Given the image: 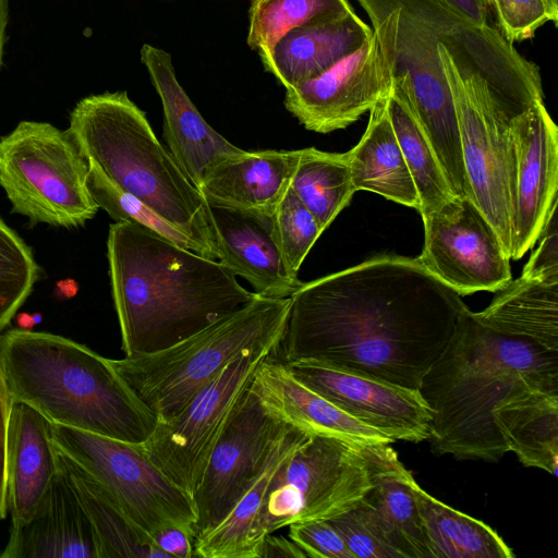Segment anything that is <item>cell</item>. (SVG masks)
Here are the masks:
<instances>
[{
    "mask_svg": "<svg viewBox=\"0 0 558 558\" xmlns=\"http://www.w3.org/2000/svg\"><path fill=\"white\" fill-rule=\"evenodd\" d=\"M469 307L416 258L381 255L303 282L277 351L420 390Z\"/></svg>",
    "mask_w": 558,
    "mask_h": 558,
    "instance_id": "1",
    "label": "cell"
},
{
    "mask_svg": "<svg viewBox=\"0 0 558 558\" xmlns=\"http://www.w3.org/2000/svg\"><path fill=\"white\" fill-rule=\"evenodd\" d=\"M107 255L124 356L167 349L257 296L219 260L135 223L109 227Z\"/></svg>",
    "mask_w": 558,
    "mask_h": 558,
    "instance_id": "2",
    "label": "cell"
},
{
    "mask_svg": "<svg viewBox=\"0 0 558 558\" xmlns=\"http://www.w3.org/2000/svg\"><path fill=\"white\" fill-rule=\"evenodd\" d=\"M529 389L558 391V351L496 332L468 308L418 390L432 411L433 452L498 462L508 448L493 410Z\"/></svg>",
    "mask_w": 558,
    "mask_h": 558,
    "instance_id": "3",
    "label": "cell"
},
{
    "mask_svg": "<svg viewBox=\"0 0 558 558\" xmlns=\"http://www.w3.org/2000/svg\"><path fill=\"white\" fill-rule=\"evenodd\" d=\"M0 365L14 401L51 423L133 444L156 417L111 359L62 336L13 328L0 335Z\"/></svg>",
    "mask_w": 558,
    "mask_h": 558,
    "instance_id": "4",
    "label": "cell"
},
{
    "mask_svg": "<svg viewBox=\"0 0 558 558\" xmlns=\"http://www.w3.org/2000/svg\"><path fill=\"white\" fill-rule=\"evenodd\" d=\"M68 133L84 157L120 190L143 202L218 260L208 205L156 137L143 110L124 90L81 99Z\"/></svg>",
    "mask_w": 558,
    "mask_h": 558,
    "instance_id": "5",
    "label": "cell"
},
{
    "mask_svg": "<svg viewBox=\"0 0 558 558\" xmlns=\"http://www.w3.org/2000/svg\"><path fill=\"white\" fill-rule=\"evenodd\" d=\"M376 34L390 78L429 141L451 192L469 197L459 123L438 54L458 16L437 0H357Z\"/></svg>",
    "mask_w": 558,
    "mask_h": 558,
    "instance_id": "6",
    "label": "cell"
},
{
    "mask_svg": "<svg viewBox=\"0 0 558 558\" xmlns=\"http://www.w3.org/2000/svg\"><path fill=\"white\" fill-rule=\"evenodd\" d=\"M290 298L256 296L242 308L157 352L112 360L157 422L174 416L235 360L277 352Z\"/></svg>",
    "mask_w": 558,
    "mask_h": 558,
    "instance_id": "7",
    "label": "cell"
},
{
    "mask_svg": "<svg viewBox=\"0 0 558 558\" xmlns=\"http://www.w3.org/2000/svg\"><path fill=\"white\" fill-rule=\"evenodd\" d=\"M88 169L68 131L50 123L21 121L0 138V185L33 225L76 228L94 218Z\"/></svg>",
    "mask_w": 558,
    "mask_h": 558,
    "instance_id": "8",
    "label": "cell"
},
{
    "mask_svg": "<svg viewBox=\"0 0 558 558\" xmlns=\"http://www.w3.org/2000/svg\"><path fill=\"white\" fill-rule=\"evenodd\" d=\"M486 26L457 16L438 43V54L456 107L469 198L488 220L511 255V202L509 192L511 137L477 93L473 80L457 68L447 45L463 49L480 40Z\"/></svg>",
    "mask_w": 558,
    "mask_h": 558,
    "instance_id": "9",
    "label": "cell"
},
{
    "mask_svg": "<svg viewBox=\"0 0 558 558\" xmlns=\"http://www.w3.org/2000/svg\"><path fill=\"white\" fill-rule=\"evenodd\" d=\"M56 447L87 471L149 536L180 526L195 536L192 497L162 473L141 444L51 424Z\"/></svg>",
    "mask_w": 558,
    "mask_h": 558,
    "instance_id": "10",
    "label": "cell"
},
{
    "mask_svg": "<svg viewBox=\"0 0 558 558\" xmlns=\"http://www.w3.org/2000/svg\"><path fill=\"white\" fill-rule=\"evenodd\" d=\"M374 445L311 434L276 473L267 497L268 533L292 523L329 520L373 486Z\"/></svg>",
    "mask_w": 558,
    "mask_h": 558,
    "instance_id": "11",
    "label": "cell"
},
{
    "mask_svg": "<svg viewBox=\"0 0 558 558\" xmlns=\"http://www.w3.org/2000/svg\"><path fill=\"white\" fill-rule=\"evenodd\" d=\"M268 356L254 353L230 363L174 416L156 422L141 444L150 461L191 497L256 369Z\"/></svg>",
    "mask_w": 558,
    "mask_h": 558,
    "instance_id": "12",
    "label": "cell"
},
{
    "mask_svg": "<svg viewBox=\"0 0 558 558\" xmlns=\"http://www.w3.org/2000/svg\"><path fill=\"white\" fill-rule=\"evenodd\" d=\"M423 222L424 246L416 259L458 294L497 292L512 280L509 254L469 197L452 196Z\"/></svg>",
    "mask_w": 558,
    "mask_h": 558,
    "instance_id": "13",
    "label": "cell"
},
{
    "mask_svg": "<svg viewBox=\"0 0 558 558\" xmlns=\"http://www.w3.org/2000/svg\"><path fill=\"white\" fill-rule=\"evenodd\" d=\"M284 425L265 410L250 385L213 449L192 497L195 536L214 529L228 515L262 470Z\"/></svg>",
    "mask_w": 558,
    "mask_h": 558,
    "instance_id": "14",
    "label": "cell"
},
{
    "mask_svg": "<svg viewBox=\"0 0 558 558\" xmlns=\"http://www.w3.org/2000/svg\"><path fill=\"white\" fill-rule=\"evenodd\" d=\"M511 255L520 259L538 241L558 198V129L544 101L509 125Z\"/></svg>",
    "mask_w": 558,
    "mask_h": 558,
    "instance_id": "15",
    "label": "cell"
},
{
    "mask_svg": "<svg viewBox=\"0 0 558 558\" xmlns=\"http://www.w3.org/2000/svg\"><path fill=\"white\" fill-rule=\"evenodd\" d=\"M391 85L379 40L372 37L325 72L286 89L284 107L306 129H344L383 101Z\"/></svg>",
    "mask_w": 558,
    "mask_h": 558,
    "instance_id": "16",
    "label": "cell"
},
{
    "mask_svg": "<svg viewBox=\"0 0 558 558\" xmlns=\"http://www.w3.org/2000/svg\"><path fill=\"white\" fill-rule=\"evenodd\" d=\"M282 364L301 384L393 441L420 442L430 435L432 411L418 390L315 362Z\"/></svg>",
    "mask_w": 558,
    "mask_h": 558,
    "instance_id": "17",
    "label": "cell"
},
{
    "mask_svg": "<svg viewBox=\"0 0 558 558\" xmlns=\"http://www.w3.org/2000/svg\"><path fill=\"white\" fill-rule=\"evenodd\" d=\"M218 260L263 298L286 299L303 283L288 268L278 242L274 214L206 202Z\"/></svg>",
    "mask_w": 558,
    "mask_h": 558,
    "instance_id": "18",
    "label": "cell"
},
{
    "mask_svg": "<svg viewBox=\"0 0 558 558\" xmlns=\"http://www.w3.org/2000/svg\"><path fill=\"white\" fill-rule=\"evenodd\" d=\"M140 56L161 100L163 136L169 153L199 191L209 169L221 158L241 148L227 141L205 121L179 83L169 52L144 44Z\"/></svg>",
    "mask_w": 558,
    "mask_h": 558,
    "instance_id": "19",
    "label": "cell"
},
{
    "mask_svg": "<svg viewBox=\"0 0 558 558\" xmlns=\"http://www.w3.org/2000/svg\"><path fill=\"white\" fill-rule=\"evenodd\" d=\"M59 470L33 515L10 527L1 558H98L90 521L59 454Z\"/></svg>",
    "mask_w": 558,
    "mask_h": 558,
    "instance_id": "20",
    "label": "cell"
},
{
    "mask_svg": "<svg viewBox=\"0 0 558 558\" xmlns=\"http://www.w3.org/2000/svg\"><path fill=\"white\" fill-rule=\"evenodd\" d=\"M251 386L269 414L308 434L363 446L395 442L301 384L271 356L262 361Z\"/></svg>",
    "mask_w": 558,
    "mask_h": 558,
    "instance_id": "21",
    "label": "cell"
},
{
    "mask_svg": "<svg viewBox=\"0 0 558 558\" xmlns=\"http://www.w3.org/2000/svg\"><path fill=\"white\" fill-rule=\"evenodd\" d=\"M51 422L34 408L13 401L7 434L5 487L11 526L35 512L60 465Z\"/></svg>",
    "mask_w": 558,
    "mask_h": 558,
    "instance_id": "22",
    "label": "cell"
},
{
    "mask_svg": "<svg viewBox=\"0 0 558 558\" xmlns=\"http://www.w3.org/2000/svg\"><path fill=\"white\" fill-rule=\"evenodd\" d=\"M311 434L284 425L252 484L228 515L214 529L194 538L193 557L260 558L268 533L267 497L281 465Z\"/></svg>",
    "mask_w": 558,
    "mask_h": 558,
    "instance_id": "23",
    "label": "cell"
},
{
    "mask_svg": "<svg viewBox=\"0 0 558 558\" xmlns=\"http://www.w3.org/2000/svg\"><path fill=\"white\" fill-rule=\"evenodd\" d=\"M372 35L373 28L351 11L295 27L258 56L265 71L288 89L325 72Z\"/></svg>",
    "mask_w": 558,
    "mask_h": 558,
    "instance_id": "24",
    "label": "cell"
},
{
    "mask_svg": "<svg viewBox=\"0 0 558 558\" xmlns=\"http://www.w3.org/2000/svg\"><path fill=\"white\" fill-rule=\"evenodd\" d=\"M389 445L373 447V486L361 502L398 558H430L412 490L414 478Z\"/></svg>",
    "mask_w": 558,
    "mask_h": 558,
    "instance_id": "25",
    "label": "cell"
},
{
    "mask_svg": "<svg viewBox=\"0 0 558 558\" xmlns=\"http://www.w3.org/2000/svg\"><path fill=\"white\" fill-rule=\"evenodd\" d=\"M298 158L299 149H241L209 169L199 192L206 202L272 215L290 186Z\"/></svg>",
    "mask_w": 558,
    "mask_h": 558,
    "instance_id": "26",
    "label": "cell"
},
{
    "mask_svg": "<svg viewBox=\"0 0 558 558\" xmlns=\"http://www.w3.org/2000/svg\"><path fill=\"white\" fill-rule=\"evenodd\" d=\"M493 417L508 451H513L524 466L557 475L558 391L513 393L494 408Z\"/></svg>",
    "mask_w": 558,
    "mask_h": 558,
    "instance_id": "27",
    "label": "cell"
},
{
    "mask_svg": "<svg viewBox=\"0 0 558 558\" xmlns=\"http://www.w3.org/2000/svg\"><path fill=\"white\" fill-rule=\"evenodd\" d=\"M369 112L363 136L347 151L353 186L417 210V192L388 117L386 98Z\"/></svg>",
    "mask_w": 558,
    "mask_h": 558,
    "instance_id": "28",
    "label": "cell"
},
{
    "mask_svg": "<svg viewBox=\"0 0 558 558\" xmlns=\"http://www.w3.org/2000/svg\"><path fill=\"white\" fill-rule=\"evenodd\" d=\"M497 292L484 311L472 312L474 319L558 351V282L521 275Z\"/></svg>",
    "mask_w": 558,
    "mask_h": 558,
    "instance_id": "29",
    "label": "cell"
},
{
    "mask_svg": "<svg viewBox=\"0 0 558 558\" xmlns=\"http://www.w3.org/2000/svg\"><path fill=\"white\" fill-rule=\"evenodd\" d=\"M412 490L430 558H513L490 526L427 494L412 481Z\"/></svg>",
    "mask_w": 558,
    "mask_h": 558,
    "instance_id": "30",
    "label": "cell"
},
{
    "mask_svg": "<svg viewBox=\"0 0 558 558\" xmlns=\"http://www.w3.org/2000/svg\"><path fill=\"white\" fill-rule=\"evenodd\" d=\"M59 454L93 526L98 558H168L87 471Z\"/></svg>",
    "mask_w": 558,
    "mask_h": 558,
    "instance_id": "31",
    "label": "cell"
},
{
    "mask_svg": "<svg viewBox=\"0 0 558 558\" xmlns=\"http://www.w3.org/2000/svg\"><path fill=\"white\" fill-rule=\"evenodd\" d=\"M386 109L412 175L418 197L417 211L423 218L454 195L429 141L403 93L392 81L386 97Z\"/></svg>",
    "mask_w": 558,
    "mask_h": 558,
    "instance_id": "32",
    "label": "cell"
},
{
    "mask_svg": "<svg viewBox=\"0 0 558 558\" xmlns=\"http://www.w3.org/2000/svg\"><path fill=\"white\" fill-rule=\"evenodd\" d=\"M290 189L325 231L356 192L348 153H327L314 147L299 149Z\"/></svg>",
    "mask_w": 558,
    "mask_h": 558,
    "instance_id": "33",
    "label": "cell"
},
{
    "mask_svg": "<svg viewBox=\"0 0 558 558\" xmlns=\"http://www.w3.org/2000/svg\"><path fill=\"white\" fill-rule=\"evenodd\" d=\"M351 11L348 0H250L246 44L267 50L295 27Z\"/></svg>",
    "mask_w": 558,
    "mask_h": 558,
    "instance_id": "34",
    "label": "cell"
},
{
    "mask_svg": "<svg viewBox=\"0 0 558 558\" xmlns=\"http://www.w3.org/2000/svg\"><path fill=\"white\" fill-rule=\"evenodd\" d=\"M38 276L31 248L0 218V335L31 294Z\"/></svg>",
    "mask_w": 558,
    "mask_h": 558,
    "instance_id": "35",
    "label": "cell"
},
{
    "mask_svg": "<svg viewBox=\"0 0 558 558\" xmlns=\"http://www.w3.org/2000/svg\"><path fill=\"white\" fill-rule=\"evenodd\" d=\"M88 166L89 192L98 207L102 208L116 222L138 225L203 256L194 241L160 218L143 202L116 186L95 163L88 161Z\"/></svg>",
    "mask_w": 558,
    "mask_h": 558,
    "instance_id": "36",
    "label": "cell"
},
{
    "mask_svg": "<svg viewBox=\"0 0 558 558\" xmlns=\"http://www.w3.org/2000/svg\"><path fill=\"white\" fill-rule=\"evenodd\" d=\"M274 219L284 262L298 276L303 260L324 231L290 186L276 208Z\"/></svg>",
    "mask_w": 558,
    "mask_h": 558,
    "instance_id": "37",
    "label": "cell"
},
{
    "mask_svg": "<svg viewBox=\"0 0 558 558\" xmlns=\"http://www.w3.org/2000/svg\"><path fill=\"white\" fill-rule=\"evenodd\" d=\"M498 31L509 43L532 38L545 23L556 19L545 0H488Z\"/></svg>",
    "mask_w": 558,
    "mask_h": 558,
    "instance_id": "38",
    "label": "cell"
},
{
    "mask_svg": "<svg viewBox=\"0 0 558 558\" xmlns=\"http://www.w3.org/2000/svg\"><path fill=\"white\" fill-rule=\"evenodd\" d=\"M327 521L341 535L353 558H398L378 535L361 500Z\"/></svg>",
    "mask_w": 558,
    "mask_h": 558,
    "instance_id": "39",
    "label": "cell"
},
{
    "mask_svg": "<svg viewBox=\"0 0 558 558\" xmlns=\"http://www.w3.org/2000/svg\"><path fill=\"white\" fill-rule=\"evenodd\" d=\"M289 537L308 558H353L343 538L327 520L292 523Z\"/></svg>",
    "mask_w": 558,
    "mask_h": 558,
    "instance_id": "40",
    "label": "cell"
},
{
    "mask_svg": "<svg viewBox=\"0 0 558 558\" xmlns=\"http://www.w3.org/2000/svg\"><path fill=\"white\" fill-rule=\"evenodd\" d=\"M538 240L539 245L521 275L558 282L557 207L553 209Z\"/></svg>",
    "mask_w": 558,
    "mask_h": 558,
    "instance_id": "41",
    "label": "cell"
},
{
    "mask_svg": "<svg viewBox=\"0 0 558 558\" xmlns=\"http://www.w3.org/2000/svg\"><path fill=\"white\" fill-rule=\"evenodd\" d=\"M13 398L0 365V521L8 514L5 487L7 434Z\"/></svg>",
    "mask_w": 558,
    "mask_h": 558,
    "instance_id": "42",
    "label": "cell"
},
{
    "mask_svg": "<svg viewBox=\"0 0 558 558\" xmlns=\"http://www.w3.org/2000/svg\"><path fill=\"white\" fill-rule=\"evenodd\" d=\"M194 537V534L184 527L169 526L156 533L153 539L168 558H192Z\"/></svg>",
    "mask_w": 558,
    "mask_h": 558,
    "instance_id": "43",
    "label": "cell"
},
{
    "mask_svg": "<svg viewBox=\"0 0 558 558\" xmlns=\"http://www.w3.org/2000/svg\"><path fill=\"white\" fill-rule=\"evenodd\" d=\"M449 11L478 26H494L488 0H437Z\"/></svg>",
    "mask_w": 558,
    "mask_h": 558,
    "instance_id": "44",
    "label": "cell"
},
{
    "mask_svg": "<svg viewBox=\"0 0 558 558\" xmlns=\"http://www.w3.org/2000/svg\"><path fill=\"white\" fill-rule=\"evenodd\" d=\"M260 558H307L290 537L269 533L263 543Z\"/></svg>",
    "mask_w": 558,
    "mask_h": 558,
    "instance_id": "45",
    "label": "cell"
},
{
    "mask_svg": "<svg viewBox=\"0 0 558 558\" xmlns=\"http://www.w3.org/2000/svg\"><path fill=\"white\" fill-rule=\"evenodd\" d=\"M8 0H0V68L3 57V48L5 43V32L8 25Z\"/></svg>",
    "mask_w": 558,
    "mask_h": 558,
    "instance_id": "46",
    "label": "cell"
},
{
    "mask_svg": "<svg viewBox=\"0 0 558 558\" xmlns=\"http://www.w3.org/2000/svg\"><path fill=\"white\" fill-rule=\"evenodd\" d=\"M56 288V291L60 296L71 298L76 293L78 287L74 280L65 279L59 281Z\"/></svg>",
    "mask_w": 558,
    "mask_h": 558,
    "instance_id": "47",
    "label": "cell"
},
{
    "mask_svg": "<svg viewBox=\"0 0 558 558\" xmlns=\"http://www.w3.org/2000/svg\"><path fill=\"white\" fill-rule=\"evenodd\" d=\"M17 322L20 323V328L31 329L35 323V316H31L28 314H20L17 316Z\"/></svg>",
    "mask_w": 558,
    "mask_h": 558,
    "instance_id": "48",
    "label": "cell"
},
{
    "mask_svg": "<svg viewBox=\"0 0 558 558\" xmlns=\"http://www.w3.org/2000/svg\"><path fill=\"white\" fill-rule=\"evenodd\" d=\"M553 15L558 19V0H545Z\"/></svg>",
    "mask_w": 558,
    "mask_h": 558,
    "instance_id": "49",
    "label": "cell"
}]
</instances>
